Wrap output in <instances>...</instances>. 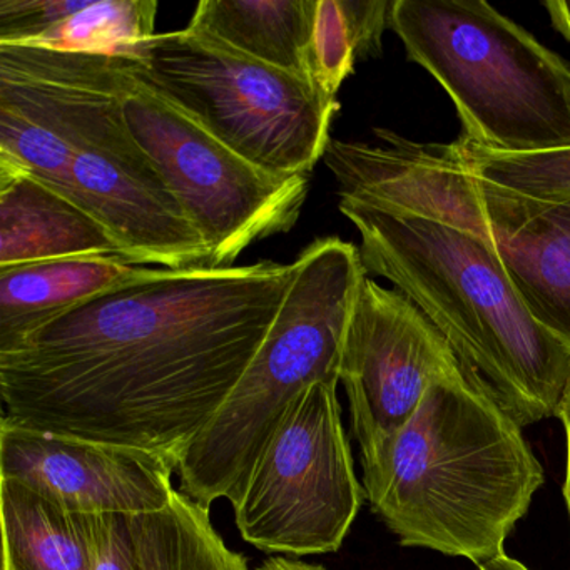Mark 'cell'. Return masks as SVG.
<instances>
[{
  "instance_id": "obj_1",
  "label": "cell",
  "mask_w": 570,
  "mask_h": 570,
  "mask_svg": "<svg viewBox=\"0 0 570 570\" xmlns=\"http://www.w3.org/2000/svg\"><path fill=\"white\" fill-rule=\"evenodd\" d=\"M293 273L268 259L163 269L78 306L0 353L2 419L179 463L262 346Z\"/></svg>"
},
{
  "instance_id": "obj_2",
  "label": "cell",
  "mask_w": 570,
  "mask_h": 570,
  "mask_svg": "<svg viewBox=\"0 0 570 570\" xmlns=\"http://www.w3.org/2000/svg\"><path fill=\"white\" fill-rule=\"evenodd\" d=\"M363 466L373 512L403 547L476 567L507 537L543 483L522 426L465 372L440 380L412 419Z\"/></svg>"
},
{
  "instance_id": "obj_3",
  "label": "cell",
  "mask_w": 570,
  "mask_h": 570,
  "mask_svg": "<svg viewBox=\"0 0 570 570\" xmlns=\"http://www.w3.org/2000/svg\"><path fill=\"white\" fill-rule=\"evenodd\" d=\"M338 208L358 229L365 272L406 296L520 426L556 416L570 376V348L530 315L495 246L348 198H340Z\"/></svg>"
},
{
  "instance_id": "obj_4",
  "label": "cell",
  "mask_w": 570,
  "mask_h": 570,
  "mask_svg": "<svg viewBox=\"0 0 570 570\" xmlns=\"http://www.w3.org/2000/svg\"><path fill=\"white\" fill-rule=\"evenodd\" d=\"M292 286L235 389L179 460L181 492L203 509L235 502L293 403L315 383H340L343 343L366 278L360 248L315 239L293 262Z\"/></svg>"
},
{
  "instance_id": "obj_5",
  "label": "cell",
  "mask_w": 570,
  "mask_h": 570,
  "mask_svg": "<svg viewBox=\"0 0 570 570\" xmlns=\"http://www.w3.org/2000/svg\"><path fill=\"white\" fill-rule=\"evenodd\" d=\"M393 29L455 105L460 136L499 153L570 146V65L482 0H393Z\"/></svg>"
},
{
  "instance_id": "obj_6",
  "label": "cell",
  "mask_w": 570,
  "mask_h": 570,
  "mask_svg": "<svg viewBox=\"0 0 570 570\" xmlns=\"http://www.w3.org/2000/svg\"><path fill=\"white\" fill-rule=\"evenodd\" d=\"M131 51L142 85L263 171L308 178L325 156L340 102L313 82L189 28Z\"/></svg>"
},
{
  "instance_id": "obj_7",
  "label": "cell",
  "mask_w": 570,
  "mask_h": 570,
  "mask_svg": "<svg viewBox=\"0 0 570 570\" xmlns=\"http://www.w3.org/2000/svg\"><path fill=\"white\" fill-rule=\"evenodd\" d=\"M135 52L109 56L69 132V191L118 245L122 262L165 269L206 268L208 248L148 153L125 105L138 86Z\"/></svg>"
},
{
  "instance_id": "obj_8",
  "label": "cell",
  "mask_w": 570,
  "mask_h": 570,
  "mask_svg": "<svg viewBox=\"0 0 570 570\" xmlns=\"http://www.w3.org/2000/svg\"><path fill=\"white\" fill-rule=\"evenodd\" d=\"M363 500L338 385L315 383L283 416L232 505L249 546L316 556L342 547Z\"/></svg>"
},
{
  "instance_id": "obj_9",
  "label": "cell",
  "mask_w": 570,
  "mask_h": 570,
  "mask_svg": "<svg viewBox=\"0 0 570 570\" xmlns=\"http://www.w3.org/2000/svg\"><path fill=\"white\" fill-rule=\"evenodd\" d=\"M125 115L202 235L206 268L235 266L249 246L295 228L308 178L263 171L141 81L126 99Z\"/></svg>"
},
{
  "instance_id": "obj_10",
  "label": "cell",
  "mask_w": 570,
  "mask_h": 570,
  "mask_svg": "<svg viewBox=\"0 0 570 570\" xmlns=\"http://www.w3.org/2000/svg\"><path fill=\"white\" fill-rule=\"evenodd\" d=\"M460 372L445 336L406 296L363 279L340 365L362 465L382 453L436 382Z\"/></svg>"
},
{
  "instance_id": "obj_11",
  "label": "cell",
  "mask_w": 570,
  "mask_h": 570,
  "mask_svg": "<svg viewBox=\"0 0 570 570\" xmlns=\"http://www.w3.org/2000/svg\"><path fill=\"white\" fill-rule=\"evenodd\" d=\"M178 465L135 446L0 422V479L18 480L79 515L161 512L175 497Z\"/></svg>"
},
{
  "instance_id": "obj_12",
  "label": "cell",
  "mask_w": 570,
  "mask_h": 570,
  "mask_svg": "<svg viewBox=\"0 0 570 570\" xmlns=\"http://www.w3.org/2000/svg\"><path fill=\"white\" fill-rule=\"evenodd\" d=\"M375 135L380 145L328 142L323 161L338 183L340 198L440 223L493 245L479 181L452 145H420L389 129Z\"/></svg>"
},
{
  "instance_id": "obj_13",
  "label": "cell",
  "mask_w": 570,
  "mask_h": 570,
  "mask_svg": "<svg viewBox=\"0 0 570 570\" xmlns=\"http://www.w3.org/2000/svg\"><path fill=\"white\" fill-rule=\"evenodd\" d=\"M479 185L510 282L530 315L570 348V202H530Z\"/></svg>"
},
{
  "instance_id": "obj_14",
  "label": "cell",
  "mask_w": 570,
  "mask_h": 570,
  "mask_svg": "<svg viewBox=\"0 0 570 570\" xmlns=\"http://www.w3.org/2000/svg\"><path fill=\"white\" fill-rule=\"evenodd\" d=\"M163 269L129 265L108 256L0 269V353L12 352L78 306L156 278Z\"/></svg>"
},
{
  "instance_id": "obj_15",
  "label": "cell",
  "mask_w": 570,
  "mask_h": 570,
  "mask_svg": "<svg viewBox=\"0 0 570 570\" xmlns=\"http://www.w3.org/2000/svg\"><path fill=\"white\" fill-rule=\"evenodd\" d=\"M121 259L108 229L39 179L0 169V269L65 258Z\"/></svg>"
},
{
  "instance_id": "obj_16",
  "label": "cell",
  "mask_w": 570,
  "mask_h": 570,
  "mask_svg": "<svg viewBox=\"0 0 570 570\" xmlns=\"http://www.w3.org/2000/svg\"><path fill=\"white\" fill-rule=\"evenodd\" d=\"M316 4L318 0H202L186 28L313 82Z\"/></svg>"
},
{
  "instance_id": "obj_17",
  "label": "cell",
  "mask_w": 570,
  "mask_h": 570,
  "mask_svg": "<svg viewBox=\"0 0 570 570\" xmlns=\"http://www.w3.org/2000/svg\"><path fill=\"white\" fill-rule=\"evenodd\" d=\"M2 570H92L89 515L18 480L0 479Z\"/></svg>"
},
{
  "instance_id": "obj_18",
  "label": "cell",
  "mask_w": 570,
  "mask_h": 570,
  "mask_svg": "<svg viewBox=\"0 0 570 570\" xmlns=\"http://www.w3.org/2000/svg\"><path fill=\"white\" fill-rule=\"evenodd\" d=\"M131 525L139 570H249L213 527L209 510L179 490L165 510L132 517Z\"/></svg>"
},
{
  "instance_id": "obj_19",
  "label": "cell",
  "mask_w": 570,
  "mask_h": 570,
  "mask_svg": "<svg viewBox=\"0 0 570 570\" xmlns=\"http://www.w3.org/2000/svg\"><path fill=\"white\" fill-rule=\"evenodd\" d=\"M472 178L537 203L570 202V146L532 153H499L460 136L450 142Z\"/></svg>"
},
{
  "instance_id": "obj_20",
  "label": "cell",
  "mask_w": 570,
  "mask_h": 570,
  "mask_svg": "<svg viewBox=\"0 0 570 570\" xmlns=\"http://www.w3.org/2000/svg\"><path fill=\"white\" fill-rule=\"evenodd\" d=\"M156 0H91L28 45L51 51L111 55L155 38Z\"/></svg>"
},
{
  "instance_id": "obj_21",
  "label": "cell",
  "mask_w": 570,
  "mask_h": 570,
  "mask_svg": "<svg viewBox=\"0 0 570 570\" xmlns=\"http://www.w3.org/2000/svg\"><path fill=\"white\" fill-rule=\"evenodd\" d=\"M355 62L342 0H318L312 38V79L316 88L336 99Z\"/></svg>"
},
{
  "instance_id": "obj_22",
  "label": "cell",
  "mask_w": 570,
  "mask_h": 570,
  "mask_svg": "<svg viewBox=\"0 0 570 570\" xmlns=\"http://www.w3.org/2000/svg\"><path fill=\"white\" fill-rule=\"evenodd\" d=\"M91 0H0V45L28 46Z\"/></svg>"
},
{
  "instance_id": "obj_23",
  "label": "cell",
  "mask_w": 570,
  "mask_h": 570,
  "mask_svg": "<svg viewBox=\"0 0 570 570\" xmlns=\"http://www.w3.org/2000/svg\"><path fill=\"white\" fill-rule=\"evenodd\" d=\"M92 570H139L131 517L89 515Z\"/></svg>"
},
{
  "instance_id": "obj_24",
  "label": "cell",
  "mask_w": 570,
  "mask_h": 570,
  "mask_svg": "<svg viewBox=\"0 0 570 570\" xmlns=\"http://www.w3.org/2000/svg\"><path fill=\"white\" fill-rule=\"evenodd\" d=\"M392 6L389 0H342L356 61L382 56L383 32L390 28Z\"/></svg>"
},
{
  "instance_id": "obj_25",
  "label": "cell",
  "mask_w": 570,
  "mask_h": 570,
  "mask_svg": "<svg viewBox=\"0 0 570 570\" xmlns=\"http://www.w3.org/2000/svg\"><path fill=\"white\" fill-rule=\"evenodd\" d=\"M556 416L557 419H560V422H562L563 425V430H566L567 459L566 479H563L562 493L570 517V376L569 380H567V385L566 389H563L562 396H560Z\"/></svg>"
},
{
  "instance_id": "obj_26",
  "label": "cell",
  "mask_w": 570,
  "mask_h": 570,
  "mask_svg": "<svg viewBox=\"0 0 570 570\" xmlns=\"http://www.w3.org/2000/svg\"><path fill=\"white\" fill-rule=\"evenodd\" d=\"M553 28L570 42V0H549L543 2Z\"/></svg>"
},
{
  "instance_id": "obj_27",
  "label": "cell",
  "mask_w": 570,
  "mask_h": 570,
  "mask_svg": "<svg viewBox=\"0 0 570 570\" xmlns=\"http://www.w3.org/2000/svg\"><path fill=\"white\" fill-rule=\"evenodd\" d=\"M256 570H328L318 563L303 562V560L288 559V557H272L265 560Z\"/></svg>"
},
{
  "instance_id": "obj_28",
  "label": "cell",
  "mask_w": 570,
  "mask_h": 570,
  "mask_svg": "<svg viewBox=\"0 0 570 570\" xmlns=\"http://www.w3.org/2000/svg\"><path fill=\"white\" fill-rule=\"evenodd\" d=\"M479 570H529L519 560L512 559L507 556L505 552L500 553L495 559L489 560V562L482 563Z\"/></svg>"
}]
</instances>
